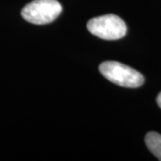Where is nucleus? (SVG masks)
<instances>
[{"label": "nucleus", "instance_id": "f03ea898", "mask_svg": "<svg viewBox=\"0 0 161 161\" xmlns=\"http://www.w3.org/2000/svg\"><path fill=\"white\" fill-rule=\"evenodd\" d=\"M87 28L94 36L107 40H119L127 32L125 23L115 14L92 18L87 23Z\"/></svg>", "mask_w": 161, "mask_h": 161}, {"label": "nucleus", "instance_id": "39448f33", "mask_svg": "<svg viewBox=\"0 0 161 161\" xmlns=\"http://www.w3.org/2000/svg\"><path fill=\"white\" fill-rule=\"evenodd\" d=\"M157 103H158V105L161 108V92L158 94V98H157Z\"/></svg>", "mask_w": 161, "mask_h": 161}, {"label": "nucleus", "instance_id": "20e7f679", "mask_svg": "<svg viewBox=\"0 0 161 161\" xmlns=\"http://www.w3.org/2000/svg\"><path fill=\"white\" fill-rule=\"evenodd\" d=\"M145 143L150 151L156 158L161 160V134L150 132L145 136Z\"/></svg>", "mask_w": 161, "mask_h": 161}, {"label": "nucleus", "instance_id": "7ed1b4c3", "mask_svg": "<svg viewBox=\"0 0 161 161\" xmlns=\"http://www.w3.org/2000/svg\"><path fill=\"white\" fill-rule=\"evenodd\" d=\"M62 12V6L57 0H33L22 10L23 18L33 24H47L53 22Z\"/></svg>", "mask_w": 161, "mask_h": 161}, {"label": "nucleus", "instance_id": "f257e3e1", "mask_svg": "<svg viewBox=\"0 0 161 161\" xmlns=\"http://www.w3.org/2000/svg\"><path fill=\"white\" fill-rule=\"evenodd\" d=\"M98 69L106 79L119 86L138 88L144 82V77L142 74L119 62L106 61L99 64Z\"/></svg>", "mask_w": 161, "mask_h": 161}]
</instances>
